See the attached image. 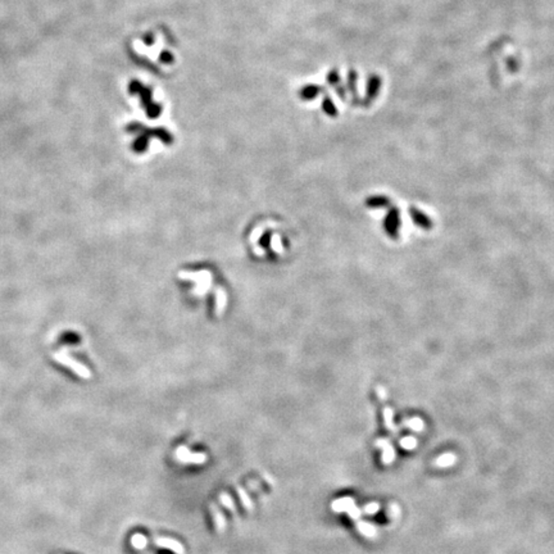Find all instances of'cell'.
<instances>
[{
    "label": "cell",
    "instance_id": "cell-7",
    "mask_svg": "<svg viewBox=\"0 0 554 554\" xmlns=\"http://www.w3.org/2000/svg\"><path fill=\"white\" fill-rule=\"evenodd\" d=\"M131 545L134 546L135 549H137V550H142V549H145L146 546H148V539H146L145 535L137 532V534L132 535Z\"/></svg>",
    "mask_w": 554,
    "mask_h": 554
},
{
    "label": "cell",
    "instance_id": "cell-2",
    "mask_svg": "<svg viewBox=\"0 0 554 554\" xmlns=\"http://www.w3.org/2000/svg\"><path fill=\"white\" fill-rule=\"evenodd\" d=\"M156 545L173 551L175 554H185V548L181 543L172 537L159 536L156 539Z\"/></svg>",
    "mask_w": 554,
    "mask_h": 554
},
{
    "label": "cell",
    "instance_id": "cell-4",
    "mask_svg": "<svg viewBox=\"0 0 554 554\" xmlns=\"http://www.w3.org/2000/svg\"><path fill=\"white\" fill-rule=\"evenodd\" d=\"M236 491H237V495H239V498H240V501H241V504H242V507L245 508L246 511H253V508H254L253 500H251V498L249 496V494L246 493L245 489H244L242 486H239V485H237Z\"/></svg>",
    "mask_w": 554,
    "mask_h": 554
},
{
    "label": "cell",
    "instance_id": "cell-5",
    "mask_svg": "<svg viewBox=\"0 0 554 554\" xmlns=\"http://www.w3.org/2000/svg\"><path fill=\"white\" fill-rule=\"evenodd\" d=\"M220 501L226 510H229L232 515H236L237 513L236 504H235L234 499H232V496L230 495L227 491H222V493L220 494Z\"/></svg>",
    "mask_w": 554,
    "mask_h": 554
},
{
    "label": "cell",
    "instance_id": "cell-3",
    "mask_svg": "<svg viewBox=\"0 0 554 554\" xmlns=\"http://www.w3.org/2000/svg\"><path fill=\"white\" fill-rule=\"evenodd\" d=\"M209 510H211L212 516H213V521H215V526L216 529H217V531L218 532L225 531V530L227 529V521H226V517L223 516L222 511L217 507V504L216 503H211Z\"/></svg>",
    "mask_w": 554,
    "mask_h": 554
},
{
    "label": "cell",
    "instance_id": "cell-1",
    "mask_svg": "<svg viewBox=\"0 0 554 554\" xmlns=\"http://www.w3.org/2000/svg\"><path fill=\"white\" fill-rule=\"evenodd\" d=\"M175 457L182 465H204L208 460V456L206 453H192L187 446L180 445L175 451Z\"/></svg>",
    "mask_w": 554,
    "mask_h": 554
},
{
    "label": "cell",
    "instance_id": "cell-6",
    "mask_svg": "<svg viewBox=\"0 0 554 554\" xmlns=\"http://www.w3.org/2000/svg\"><path fill=\"white\" fill-rule=\"evenodd\" d=\"M351 507H354V500L351 498H343L339 499V500H335L332 503L331 508L335 512H343V511H349Z\"/></svg>",
    "mask_w": 554,
    "mask_h": 554
}]
</instances>
